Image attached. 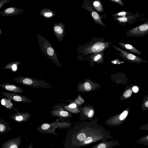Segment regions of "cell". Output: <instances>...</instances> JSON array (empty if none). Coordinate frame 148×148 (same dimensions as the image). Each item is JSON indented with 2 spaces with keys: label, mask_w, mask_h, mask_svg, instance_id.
<instances>
[{
  "label": "cell",
  "mask_w": 148,
  "mask_h": 148,
  "mask_svg": "<svg viewBox=\"0 0 148 148\" xmlns=\"http://www.w3.org/2000/svg\"><path fill=\"white\" fill-rule=\"evenodd\" d=\"M47 53L49 56H52L54 53L53 49L51 47L49 48L47 50Z\"/></svg>",
  "instance_id": "4316f807"
},
{
  "label": "cell",
  "mask_w": 148,
  "mask_h": 148,
  "mask_svg": "<svg viewBox=\"0 0 148 148\" xmlns=\"http://www.w3.org/2000/svg\"><path fill=\"white\" fill-rule=\"evenodd\" d=\"M54 30L56 32L59 34H61L63 32L62 29L58 26H55L54 27Z\"/></svg>",
  "instance_id": "cb8c5ba5"
},
{
  "label": "cell",
  "mask_w": 148,
  "mask_h": 148,
  "mask_svg": "<svg viewBox=\"0 0 148 148\" xmlns=\"http://www.w3.org/2000/svg\"><path fill=\"white\" fill-rule=\"evenodd\" d=\"M145 101H145L144 103L142 104V106H143L142 108H148V100L147 101L145 100Z\"/></svg>",
  "instance_id": "4dcf8cb0"
},
{
  "label": "cell",
  "mask_w": 148,
  "mask_h": 148,
  "mask_svg": "<svg viewBox=\"0 0 148 148\" xmlns=\"http://www.w3.org/2000/svg\"><path fill=\"white\" fill-rule=\"evenodd\" d=\"M53 110L50 113L51 116H56L59 118H64L68 117L69 113L68 112L63 110H60L56 106H53Z\"/></svg>",
  "instance_id": "9a60e30c"
},
{
  "label": "cell",
  "mask_w": 148,
  "mask_h": 148,
  "mask_svg": "<svg viewBox=\"0 0 148 148\" xmlns=\"http://www.w3.org/2000/svg\"><path fill=\"white\" fill-rule=\"evenodd\" d=\"M140 129L141 130L148 131V123L145 124L143 125L140 127Z\"/></svg>",
  "instance_id": "484cf974"
},
{
  "label": "cell",
  "mask_w": 148,
  "mask_h": 148,
  "mask_svg": "<svg viewBox=\"0 0 148 148\" xmlns=\"http://www.w3.org/2000/svg\"><path fill=\"white\" fill-rule=\"evenodd\" d=\"M85 89L87 90H89L91 89V86L90 84L87 82H86L84 84Z\"/></svg>",
  "instance_id": "83f0119b"
},
{
  "label": "cell",
  "mask_w": 148,
  "mask_h": 148,
  "mask_svg": "<svg viewBox=\"0 0 148 148\" xmlns=\"http://www.w3.org/2000/svg\"><path fill=\"white\" fill-rule=\"evenodd\" d=\"M69 107L71 108H74L76 107V105L75 104H72L69 105Z\"/></svg>",
  "instance_id": "e575fe53"
},
{
  "label": "cell",
  "mask_w": 148,
  "mask_h": 148,
  "mask_svg": "<svg viewBox=\"0 0 148 148\" xmlns=\"http://www.w3.org/2000/svg\"><path fill=\"white\" fill-rule=\"evenodd\" d=\"M21 142V137L19 136L6 141L2 145V148H19Z\"/></svg>",
  "instance_id": "8fae6325"
},
{
  "label": "cell",
  "mask_w": 148,
  "mask_h": 148,
  "mask_svg": "<svg viewBox=\"0 0 148 148\" xmlns=\"http://www.w3.org/2000/svg\"><path fill=\"white\" fill-rule=\"evenodd\" d=\"M92 6L98 12H100L103 11V5L100 1L97 0L92 2Z\"/></svg>",
  "instance_id": "ac0fdd59"
},
{
  "label": "cell",
  "mask_w": 148,
  "mask_h": 148,
  "mask_svg": "<svg viewBox=\"0 0 148 148\" xmlns=\"http://www.w3.org/2000/svg\"></svg>",
  "instance_id": "8d00e7d4"
},
{
  "label": "cell",
  "mask_w": 148,
  "mask_h": 148,
  "mask_svg": "<svg viewBox=\"0 0 148 148\" xmlns=\"http://www.w3.org/2000/svg\"><path fill=\"white\" fill-rule=\"evenodd\" d=\"M113 47L120 52L119 55L126 61L138 64H141L143 62H147V61L138 56L125 51L116 46L113 45Z\"/></svg>",
  "instance_id": "8992f818"
},
{
  "label": "cell",
  "mask_w": 148,
  "mask_h": 148,
  "mask_svg": "<svg viewBox=\"0 0 148 148\" xmlns=\"http://www.w3.org/2000/svg\"><path fill=\"white\" fill-rule=\"evenodd\" d=\"M14 11V9L13 8H9L6 9L5 10V12L7 13H10Z\"/></svg>",
  "instance_id": "f1b7e54d"
},
{
  "label": "cell",
  "mask_w": 148,
  "mask_h": 148,
  "mask_svg": "<svg viewBox=\"0 0 148 148\" xmlns=\"http://www.w3.org/2000/svg\"><path fill=\"white\" fill-rule=\"evenodd\" d=\"M11 68L13 71H15L17 69V65L16 64H14L12 65Z\"/></svg>",
  "instance_id": "d6a6232c"
},
{
  "label": "cell",
  "mask_w": 148,
  "mask_h": 148,
  "mask_svg": "<svg viewBox=\"0 0 148 148\" xmlns=\"http://www.w3.org/2000/svg\"><path fill=\"white\" fill-rule=\"evenodd\" d=\"M129 111L124 110L118 117L112 120L111 121H107L106 124L110 126H115L119 125L123 123L126 119L128 116Z\"/></svg>",
  "instance_id": "30bf717a"
},
{
  "label": "cell",
  "mask_w": 148,
  "mask_h": 148,
  "mask_svg": "<svg viewBox=\"0 0 148 148\" xmlns=\"http://www.w3.org/2000/svg\"><path fill=\"white\" fill-rule=\"evenodd\" d=\"M119 145L118 140L111 139L100 142L90 148H112Z\"/></svg>",
  "instance_id": "7c38bea8"
},
{
  "label": "cell",
  "mask_w": 148,
  "mask_h": 148,
  "mask_svg": "<svg viewBox=\"0 0 148 148\" xmlns=\"http://www.w3.org/2000/svg\"><path fill=\"white\" fill-rule=\"evenodd\" d=\"M137 143L148 146V134L143 136L136 141Z\"/></svg>",
  "instance_id": "7402d4cb"
},
{
  "label": "cell",
  "mask_w": 148,
  "mask_h": 148,
  "mask_svg": "<svg viewBox=\"0 0 148 148\" xmlns=\"http://www.w3.org/2000/svg\"><path fill=\"white\" fill-rule=\"evenodd\" d=\"M71 126V123L66 122L56 121L51 123H43L38 127L37 129V131L43 134L46 133L54 134L59 136V134L55 132L56 129L59 128L61 129H67Z\"/></svg>",
  "instance_id": "277c9868"
},
{
  "label": "cell",
  "mask_w": 148,
  "mask_h": 148,
  "mask_svg": "<svg viewBox=\"0 0 148 148\" xmlns=\"http://www.w3.org/2000/svg\"><path fill=\"white\" fill-rule=\"evenodd\" d=\"M133 14L130 12L126 11H123L114 14L112 15L114 17H125L132 15Z\"/></svg>",
  "instance_id": "44dd1931"
},
{
  "label": "cell",
  "mask_w": 148,
  "mask_h": 148,
  "mask_svg": "<svg viewBox=\"0 0 148 148\" xmlns=\"http://www.w3.org/2000/svg\"><path fill=\"white\" fill-rule=\"evenodd\" d=\"M104 54V52H101L91 54L90 57L94 61L97 62L103 58Z\"/></svg>",
  "instance_id": "ffe728a7"
},
{
  "label": "cell",
  "mask_w": 148,
  "mask_h": 148,
  "mask_svg": "<svg viewBox=\"0 0 148 148\" xmlns=\"http://www.w3.org/2000/svg\"><path fill=\"white\" fill-rule=\"evenodd\" d=\"M105 39L102 38L93 37L92 40L77 48L78 53L82 56L104 52L110 46L111 42H104Z\"/></svg>",
  "instance_id": "7a4b0ae2"
},
{
  "label": "cell",
  "mask_w": 148,
  "mask_h": 148,
  "mask_svg": "<svg viewBox=\"0 0 148 148\" xmlns=\"http://www.w3.org/2000/svg\"><path fill=\"white\" fill-rule=\"evenodd\" d=\"M132 93L131 89H128L123 94L124 97L125 98H128L130 97Z\"/></svg>",
  "instance_id": "603a6c76"
},
{
  "label": "cell",
  "mask_w": 148,
  "mask_h": 148,
  "mask_svg": "<svg viewBox=\"0 0 148 148\" xmlns=\"http://www.w3.org/2000/svg\"><path fill=\"white\" fill-rule=\"evenodd\" d=\"M140 14L137 12L136 14H133L125 17H114V19L121 25L125 26L126 23L130 25L133 23L140 17Z\"/></svg>",
  "instance_id": "9c48e42d"
},
{
  "label": "cell",
  "mask_w": 148,
  "mask_h": 148,
  "mask_svg": "<svg viewBox=\"0 0 148 148\" xmlns=\"http://www.w3.org/2000/svg\"><path fill=\"white\" fill-rule=\"evenodd\" d=\"M1 103L2 105L4 106L9 110H11L14 108L11 102V100L6 98H3L1 100Z\"/></svg>",
  "instance_id": "d6986e66"
},
{
  "label": "cell",
  "mask_w": 148,
  "mask_h": 148,
  "mask_svg": "<svg viewBox=\"0 0 148 148\" xmlns=\"http://www.w3.org/2000/svg\"><path fill=\"white\" fill-rule=\"evenodd\" d=\"M14 80L16 83L35 89H53L55 86L54 85L43 80L27 77L18 76L15 78Z\"/></svg>",
  "instance_id": "3957f363"
},
{
  "label": "cell",
  "mask_w": 148,
  "mask_h": 148,
  "mask_svg": "<svg viewBox=\"0 0 148 148\" xmlns=\"http://www.w3.org/2000/svg\"><path fill=\"white\" fill-rule=\"evenodd\" d=\"M133 91L135 93L137 92L139 90L138 88L136 86H134L132 88Z\"/></svg>",
  "instance_id": "1f68e13d"
},
{
  "label": "cell",
  "mask_w": 148,
  "mask_h": 148,
  "mask_svg": "<svg viewBox=\"0 0 148 148\" xmlns=\"http://www.w3.org/2000/svg\"><path fill=\"white\" fill-rule=\"evenodd\" d=\"M1 94L6 98L11 101L23 103H30L32 101L26 96L14 92H1Z\"/></svg>",
  "instance_id": "52a82bcc"
},
{
  "label": "cell",
  "mask_w": 148,
  "mask_h": 148,
  "mask_svg": "<svg viewBox=\"0 0 148 148\" xmlns=\"http://www.w3.org/2000/svg\"><path fill=\"white\" fill-rule=\"evenodd\" d=\"M94 111L93 110H91L90 111L89 113H88V117L89 118H91L93 117L94 115Z\"/></svg>",
  "instance_id": "f546056e"
},
{
  "label": "cell",
  "mask_w": 148,
  "mask_h": 148,
  "mask_svg": "<svg viewBox=\"0 0 148 148\" xmlns=\"http://www.w3.org/2000/svg\"><path fill=\"white\" fill-rule=\"evenodd\" d=\"M118 43L122 47L129 51L140 55L142 54L141 51L136 48L134 46L130 44L124 43L121 42H118Z\"/></svg>",
  "instance_id": "2e32d148"
},
{
  "label": "cell",
  "mask_w": 148,
  "mask_h": 148,
  "mask_svg": "<svg viewBox=\"0 0 148 148\" xmlns=\"http://www.w3.org/2000/svg\"><path fill=\"white\" fill-rule=\"evenodd\" d=\"M114 3H116L121 6H123L124 4L121 0H110Z\"/></svg>",
  "instance_id": "d4e9b609"
},
{
  "label": "cell",
  "mask_w": 148,
  "mask_h": 148,
  "mask_svg": "<svg viewBox=\"0 0 148 148\" xmlns=\"http://www.w3.org/2000/svg\"><path fill=\"white\" fill-rule=\"evenodd\" d=\"M27 148H33V146L32 142H31V144L29 145V146Z\"/></svg>",
  "instance_id": "d590c367"
},
{
  "label": "cell",
  "mask_w": 148,
  "mask_h": 148,
  "mask_svg": "<svg viewBox=\"0 0 148 148\" xmlns=\"http://www.w3.org/2000/svg\"><path fill=\"white\" fill-rule=\"evenodd\" d=\"M44 15L46 17H50L52 16V14L51 12H47L45 13Z\"/></svg>",
  "instance_id": "836d02e7"
},
{
  "label": "cell",
  "mask_w": 148,
  "mask_h": 148,
  "mask_svg": "<svg viewBox=\"0 0 148 148\" xmlns=\"http://www.w3.org/2000/svg\"><path fill=\"white\" fill-rule=\"evenodd\" d=\"M113 138L110 131L93 122L78 124L69 128L63 143L65 148H80Z\"/></svg>",
  "instance_id": "6da1fadb"
},
{
  "label": "cell",
  "mask_w": 148,
  "mask_h": 148,
  "mask_svg": "<svg viewBox=\"0 0 148 148\" xmlns=\"http://www.w3.org/2000/svg\"><path fill=\"white\" fill-rule=\"evenodd\" d=\"M0 86L4 89L12 92L21 93L24 92L23 89L15 85L8 83L0 85Z\"/></svg>",
  "instance_id": "4fadbf2b"
},
{
  "label": "cell",
  "mask_w": 148,
  "mask_h": 148,
  "mask_svg": "<svg viewBox=\"0 0 148 148\" xmlns=\"http://www.w3.org/2000/svg\"><path fill=\"white\" fill-rule=\"evenodd\" d=\"M148 34V20L128 30L126 35L130 37H143Z\"/></svg>",
  "instance_id": "5b68a950"
},
{
  "label": "cell",
  "mask_w": 148,
  "mask_h": 148,
  "mask_svg": "<svg viewBox=\"0 0 148 148\" xmlns=\"http://www.w3.org/2000/svg\"><path fill=\"white\" fill-rule=\"evenodd\" d=\"M14 109L17 112L15 114L9 115L12 120L15 122L19 123L28 121L30 119L32 114L28 112H19L17 109L14 108Z\"/></svg>",
  "instance_id": "ba28073f"
},
{
  "label": "cell",
  "mask_w": 148,
  "mask_h": 148,
  "mask_svg": "<svg viewBox=\"0 0 148 148\" xmlns=\"http://www.w3.org/2000/svg\"><path fill=\"white\" fill-rule=\"evenodd\" d=\"M84 7H85L84 8L85 9L91 12L92 16L95 22L104 27L106 26L101 21L102 17L97 12L93 10L91 5H86Z\"/></svg>",
  "instance_id": "5bb4252c"
},
{
  "label": "cell",
  "mask_w": 148,
  "mask_h": 148,
  "mask_svg": "<svg viewBox=\"0 0 148 148\" xmlns=\"http://www.w3.org/2000/svg\"><path fill=\"white\" fill-rule=\"evenodd\" d=\"M12 130L10 125L3 120L0 119V135Z\"/></svg>",
  "instance_id": "e0dca14e"
}]
</instances>
